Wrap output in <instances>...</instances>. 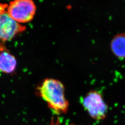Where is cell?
Returning a JSON list of instances; mask_svg holds the SVG:
<instances>
[{
  "label": "cell",
  "mask_w": 125,
  "mask_h": 125,
  "mask_svg": "<svg viewBox=\"0 0 125 125\" xmlns=\"http://www.w3.org/2000/svg\"><path fill=\"white\" fill-rule=\"evenodd\" d=\"M36 10L33 0H13L8 4L6 11L14 20L23 25L33 20Z\"/></svg>",
  "instance_id": "7a4b0ae2"
},
{
  "label": "cell",
  "mask_w": 125,
  "mask_h": 125,
  "mask_svg": "<svg viewBox=\"0 0 125 125\" xmlns=\"http://www.w3.org/2000/svg\"><path fill=\"white\" fill-rule=\"evenodd\" d=\"M51 125H60V123L59 122V121L58 120V119H57L56 121H54L53 120H52V122L51 123Z\"/></svg>",
  "instance_id": "ba28073f"
},
{
  "label": "cell",
  "mask_w": 125,
  "mask_h": 125,
  "mask_svg": "<svg viewBox=\"0 0 125 125\" xmlns=\"http://www.w3.org/2000/svg\"><path fill=\"white\" fill-rule=\"evenodd\" d=\"M82 105L89 115L96 120H102L107 116L108 107L102 94L91 90L83 98Z\"/></svg>",
  "instance_id": "3957f363"
},
{
  "label": "cell",
  "mask_w": 125,
  "mask_h": 125,
  "mask_svg": "<svg viewBox=\"0 0 125 125\" xmlns=\"http://www.w3.org/2000/svg\"><path fill=\"white\" fill-rule=\"evenodd\" d=\"M17 65V60L5 47L0 44V72L12 74L15 72Z\"/></svg>",
  "instance_id": "5b68a950"
},
{
  "label": "cell",
  "mask_w": 125,
  "mask_h": 125,
  "mask_svg": "<svg viewBox=\"0 0 125 125\" xmlns=\"http://www.w3.org/2000/svg\"><path fill=\"white\" fill-rule=\"evenodd\" d=\"M8 4L0 3V13L7 10Z\"/></svg>",
  "instance_id": "52a82bcc"
},
{
  "label": "cell",
  "mask_w": 125,
  "mask_h": 125,
  "mask_svg": "<svg viewBox=\"0 0 125 125\" xmlns=\"http://www.w3.org/2000/svg\"><path fill=\"white\" fill-rule=\"evenodd\" d=\"M40 96L55 114L67 112L69 103L64 94V87L59 81L52 78L45 79L39 88Z\"/></svg>",
  "instance_id": "6da1fadb"
},
{
  "label": "cell",
  "mask_w": 125,
  "mask_h": 125,
  "mask_svg": "<svg viewBox=\"0 0 125 125\" xmlns=\"http://www.w3.org/2000/svg\"><path fill=\"white\" fill-rule=\"evenodd\" d=\"M26 27L11 18L6 10L0 13V44L12 40L26 30Z\"/></svg>",
  "instance_id": "277c9868"
},
{
  "label": "cell",
  "mask_w": 125,
  "mask_h": 125,
  "mask_svg": "<svg viewBox=\"0 0 125 125\" xmlns=\"http://www.w3.org/2000/svg\"><path fill=\"white\" fill-rule=\"evenodd\" d=\"M110 49L113 54L120 59H125V32L116 34L110 42Z\"/></svg>",
  "instance_id": "8992f818"
}]
</instances>
